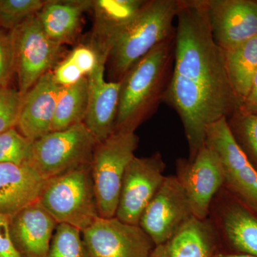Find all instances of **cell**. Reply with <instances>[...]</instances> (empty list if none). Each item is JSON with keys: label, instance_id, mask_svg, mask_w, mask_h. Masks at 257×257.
I'll list each match as a JSON object with an SVG mask.
<instances>
[{"label": "cell", "instance_id": "obj_10", "mask_svg": "<svg viewBox=\"0 0 257 257\" xmlns=\"http://www.w3.org/2000/svg\"><path fill=\"white\" fill-rule=\"evenodd\" d=\"M175 176L185 192L193 216L207 219L213 199L224 187V172L219 155L205 145L192 160H177Z\"/></svg>", "mask_w": 257, "mask_h": 257}, {"label": "cell", "instance_id": "obj_11", "mask_svg": "<svg viewBox=\"0 0 257 257\" xmlns=\"http://www.w3.org/2000/svg\"><path fill=\"white\" fill-rule=\"evenodd\" d=\"M166 164L162 154L134 157L126 170L116 216L127 224L139 225L142 214L163 183Z\"/></svg>", "mask_w": 257, "mask_h": 257}, {"label": "cell", "instance_id": "obj_13", "mask_svg": "<svg viewBox=\"0 0 257 257\" xmlns=\"http://www.w3.org/2000/svg\"><path fill=\"white\" fill-rule=\"evenodd\" d=\"M193 217L185 192L176 176H166L145 209L139 226L155 246L165 242Z\"/></svg>", "mask_w": 257, "mask_h": 257}, {"label": "cell", "instance_id": "obj_22", "mask_svg": "<svg viewBox=\"0 0 257 257\" xmlns=\"http://www.w3.org/2000/svg\"><path fill=\"white\" fill-rule=\"evenodd\" d=\"M223 51L230 84L240 105L248 95L257 73V36Z\"/></svg>", "mask_w": 257, "mask_h": 257}, {"label": "cell", "instance_id": "obj_33", "mask_svg": "<svg viewBox=\"0 0 257 257\" xmlns=\"http://www.w3.org/2000/svg\"><path fill=\"white\" fill-rule=\"evenodd\" d=\"M238 109L244 112L257 115V73L248 95L240 104Z\"/></svg>", "mask_w": 257, "mask_h": 257}, {"label": "cell", "instance_id": "obj_30", "mask_svg": "<svg viewBox=\"0 0 257 257\" xmlns=\"http://www.w3.org/2000/svg\"><path fill=\"white\" fill-rule=\"evenodd\" d=\"M67 57L73 62L85 77L92 73L100 63L95 51L89 45H79Z\"/></svg>", "mask_w": 257, "mask_h": 257}, {"label": "cell", "instance_id": "obj_18", "mask_svg": "<svg viewBox=\"0 0 257 257\" xmlns=\"http://www.w3.org/2000/svg\"><path fill=\"white\" fill-rule=\"evenodd\" d=\"M57 224L39 201L10 217L12 237L23 257H47Z\"/></svg>", "mask_w": 257, "mask_h": 257}, {"label": "cell", "instance_id": "obj_6", "mask_svg": "<svg viewBox=\"0 0 257 257\" xmlns=\"http://www.w3.org/2000/svg\"><path fill=\"white\" fill-rule=\"evenodd\" d=\"M96 144L84 123L51 132L33 143L30 164L49 180L90 164Z\"/></svg>", "mask_w": 257, "mask_h": 257}, {"label": "cell", "instance_id": "obj_3", "mask_svg": "<svg viewBox=\"0 0 257 257\" xmlns=\"http://www.w3.org/2000/svg\"><path fill=\"white\" fill-rule=\"evenodd\" d=\"M182 0H147L115 42L106 60L108 82H119L139 60L176 33Z\"/></svg>", "mask_w": 257, "mask_h": 257}, {"label": "cell", "instance_id": "obj_32", "mask_svg": "<svg viewBox=\"0 0 257 257\" xmlns=\"http://www.w3.org/2000/svg\"><path fill=\"white\" fill-rule=\"evenodd\" d=\"M0 257H23L15 246L11 231L10 217L0 214Z\"/></svg>", "mask_w": 257, "mask_h": 257}, {"label": "cell", "instance_id": "obj_27", "mask_svg": "<svg viewBox=\"0 0 257 257\" xmlns=\"http://www.w3.org/2000/svg\"><path fill=\"white\" fill-rule=\"evenodd\" d=\"M45 3L42 0H0V28L12 31L36 15Z\"/></svg>", "mask_w": 257, "mask_h": 257}, {"label": "cell", "instance_id": "obj_26", "mask_svg": "<svg viewBox=\"0 0 257 257\" xmlns=\"http://www.w3.org/2000/svg\"><path fill=\"white\" fill-rule=\"evenodd\" d=\"M33 143L16 127L0 134V164L30 163Z\"/></svg>", "mask_w": 257, "mask_h": 257}, {"label": "cell", "instance_id": "obj_23", "mask_svg": "<svg viewBox=\"0 0 257 257\" xmlns=\"http://www.w3.org/2000/svg\"><path fill=\"white\" fill-rule=\"evenodd\" d=\"M89 99L87 77L69 87H62L52 125V132L60 131L84 122Z\"/></svg>", "mask_w": 257, "mask_h": 257}, {"label": "cell", "instance_id": "obj_1", "mask_svg": "<svg viewBox=\"0 0 257 257\" xmlns=\"http://www.w3.org/2000/svg\"><path fill=\"white\" fill-rule=\"evenodd\" d=\"M177 19L173 72L163 102L179 115L192 160L205 146L208 126L229 117L239 102L203 0H182Z\"/></svg>", "mask_w": 257, "mask_h": 257}, {"label": "cell", "instance_id": "obj_16", "mask_svg": "<svg viewBox=\"0 0 257 257\" xmlns=\"http://www.w3.org/2000/svg\"><path fill=\"white\" fill-rule=\"evenodd\" d=\"M61 89L50 71L23 96L16 128L30 141L35 143L52 132Z\"/></svg>", "mask_w": 257, "mask_h": 257}, {"label": "cell", "instance_id": "obj_28", "mask_svg": "<svg viewBox=\"0 0 257 257\" xmlns=\"http://www.w3.org/2000/svg\"><path fill=\"white\" fill-rule=\"evenodd\" d=\"M23 96L10 88H0V134L17 127Z\"/></svg>", "mask_w": 257, "mask_h": 257}, {"label": "cell", "instance_id": "obj_25", "mask_svg": "<svg viewBox=\"0 0 257 257\" xmlns=\"http://www.w3.org/2000/svg\"><path fill=\"white\" fill-rule=\"evenodd\" d=\"M47 257H89L82 231L71 225L57 224Z\"/></svg>", "mask_w": 257, "mask_h": 257}, {"label": "cell", "instance_id": "obj_9", "mask_svg": "<svg viewBox=\"0 0 257 257\" xmlns=\"http://www.w3.org/2000/svg\"><path fill=\"white\" fill-rule=\"evenodd\" d=\"M205 145L220 158L224 172V188L257 211V170L235 141L226 118L208 126Z\"/></svg>", "mask_w": 257, "mask_h": 257}, {"label": "cell", "instance_id": "obj_8", "mask_svg": "<svg viewBox=\"0 0 257 257\" xmlns=\"http://www.w3.org/2000/svg\"><path fill=\"white\" fill-rule=\"evenodd\" d=\"M18 91L24 96L44 74L57 65L61 46L47 36L37 15L10 31Z\"/></svg>", "mask_w": 257, "mask_h": 257}, {"label": "cell", "instance_id": "obj_34", "mask_svg": "<svg viewBox=\"0 0 257 257\" xmlns=\"http://www.w3.org/2000/svg\"><path fill=\"white\" fill-rule=\"evenodd\" d=\"M214 257H255L250 256V255L241 254V253H234L225 252V251H219L218 250L217 252L216 253Z\"/></svg>", "mask_w": 257, "mask_h": 257}, {"label": "cell", "instance_id": "obj_21", "mask_svg": "<svg viewBox=\"0 0 257 257\" xmlns=\"http://www.w3.org/2000/svg\"><path fill=\"white\" fill-rule=\"evenodd\" d=\"M92 4V0H48L37 16L47 36L62 45L75 40L83 14Z\"/></svg>", "mask_w": 257, "mask_h": 257}, {"label": "cell", "instance_id": "obj_15", "mask_svg": "<svg viewBox=\"0 0 257 257\" xmlns=\"http://www.w3.org/2000/svg\"><path fill=\"white\" fill-rule=\"evenodd\" d=\"M147 0H94V23L89 42L100 63L106 64L119 35L138 16Z\"/></svg>", "mask_w": 257, "mask_h": 257}, {"label": "cell", "instance_id": "obj_24", "mask_svg": "<svg viewBox=\"0 0 257 257\" xmlns=\"http://www.w3.org/2000/svg\"><path fill=\"white\" fill-rule=\"evenodd\" d=\"M226 120L235 141L257 170V115L237 109Z\"/></svg>", "mask_w": 257, "mask_h": 257}, {"label": "cell", "instance_id": "obj_12", "mask_svg": "<svg viewBox=\"0 0 257 257\" xmlns=\"http://www.w3.org/2000/svg\"><path fill=\"white\" fill-rule=\"evenodd\" d=\"M82 232L89 257H150L155 244L139 225L96 218Z\"/></svg>", "mask_w": 257, "mask_h": 257}, {"label": "cell", "instance_id": "obj_5", "mask_svg": "<svg viewBox=\"0 0 257 257\" xmlns=\"http://www.w3.org/2000/svg\"><path fill=\"white\" fill-rule=\"evenodd\" d=\"M139 142L135 132H115L96 144L90 167L96 207L101 217L116 215L125 170L135 157Z\"/></svg>", "mask_w": 257, "mask_h": 257}, {"label": "cell", "instance_id": "obj_2", "mask_svg": "<svg viewBox=\"0 0 257 257\" xmlns=\"http://www.w3.org/2000/svg\"><path fill=\"white\" fill-rule=\"evenodd\" d=\"M175 35L152 49L120 81L114 133H135L163 102L173 72Z\"/></svg>", "mask_w": 257, "mask_h": 257}, {"label": "cell", "instance_id": "obj_31", "mask_svg": "<svg viewBox=\"0 0 257 257\" xmlns=\"http://www.w3.org/2000/svg\"><path fill=\"white\" fill-rule=\"evenodd\" d=\"M52 72L56 82L62 87L73 85L85 77L68 57L57 64Z\"/></svg>", "mask_w": 257, "mask_h": 257}, {"label": "cell", "instance_id": "obj_29", "mask_svg": "<svg viewBox=\"0 0 257 257\" xmlns=\"http://www.w3.org/2000/svg\"><path fill=\"white\" fill-rule=\"evenodd\" d=\"M15 73L14 52L10 33L0 30V88L8 87Z\"/></svg>", "mask_w": 257, "mask_h": 257}, {"label": "cell", "instance_id": "obj_20", "mask_svg": "<svg viewBox=\"0 0 257 257\" xmlns=\"http://www.w3.org/2000/svg\"><path fill=\"white\" fill-rule=\"evenodd\" d=\"M219 250L208 219L193 217L165 242L156 245L150 257H214Z\"/></svg>", "mask_w": 257, "mask_h": 257}, {"label": "cell", "instance_id": "obj_17", "mask_svg": "<svg viewBox=\"0 0 257 257\" xmlns=\"http://www.w3.org/2000/svg\"><path fill=\"white\" fill-rule=\"evenodd\" d=\"M105 64H99L87 76L89 99L84 124L99 143L114 133L119 108L120 82L104 78Z\"/></svg>", "mask_w": 257, "mask_h": 257}, {"label": "cell", "instance_id": "obj_7", "mask_svg": "<svg viewBox=\"0 0 257 257\" xmlns=\"http://www.w3.org/2000/svg\"><path fill=\"white\" fill-rule=\"evenodd\" d=\"M207 219L219 251L257 257V211L223 187L211 202Z\"/></svg>", "mask_w": 257, "mask_h": 257}, {"label": "cell", "instance_id": "obj_14", "mask_svg": "<svg viewBox=\"0 0 257 257\" xmlns=\"http://www.w3.org/2000/svg\"><path fill=\"white\" fill-rule=\"evenodd\" d=\"M211 35L222 50L257 36V0H203Z\"/></svg>", "mask_w": 257, "mask_h": 257}, {"label": "cell", "instance_id": "obj_19", "mask_svg": "<svg viewBox=\"0 0 257 257\" xmlns=\"http://www.w3.org/2000/svg\"><path fill=\"white\" fill-rule=\"evenodd\" d=\"M46 182L30 163L0 164V214L11 217L38 202Z\"/></svg>", "mask_w": 257, "mask_h": 257}, {"label": "cell", "instance_id": "obj_4", "mask_svg": "<svg viewBox=\"0 0 257 257\" xmlns=\"http://www.w3.org/2000/svg\"><path fill=\"white\" fill-rule=\"evenodd\" d=\"M39 202L57 224L87 229L99 216L90 164L47 180Z\"/></svg>", "mask_w": 257, "mask_h": 257}]
</instances>
